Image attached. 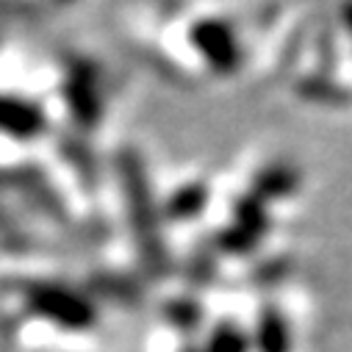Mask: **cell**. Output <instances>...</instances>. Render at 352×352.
I'll return each mask as SVG.
<instances>
[{
  "label": "cell",
  "mask_w": 352,
  "mask_h": 352,
  "mask_svg": "<svg viewBox=\"0 0 352 352\" xmlns=\"http://www.w3.org/2000/svg\"><path fill=\"white\" fill-rule=\"evenodd\" d=\"M300 92L311 100H319V103H341L346 100V92L341 89L338 83H333L330 78H308L300 83Z\"/></svg>",
  "instance_id": "3957f363"
},
{
  "label": "cell",
  "mask_w": 352,
  "mask_h": 352,
  "mask_svg": "<svg viewBox=\"0 0 352 352\" xmlns=\"http://www.w3.org/2000/svg\"><path fill=\"white\" fill-rule=\"evenodd\" d=\"M128 45L172 83L200 75H230L244 50L236 25L225 14H206L192 0H139L125 17Z\"/></svg>",
  "instance_id": "6da1fadb"
},
{
  "label": "cell",
  "mask_w": 352,
  "mask_h": 352,
  "mask_svg": "<svg viewBox=\"0 0 352 352\" xmlns=\"http://www.w3.org/2000/svg\"><path fill=\"white\" fill-rule=\"evenodd\" d=\"M344 23H346V28H349V34H352V6L344 9Z\"/></svg>",
  "instance_id": "277c9868"
},
{
  "label": "cell",
  "mask_w": 352,
  "mask_h": 352,
  "mask_svg": "<svg viewBox=\"0 0 352 352\" xmlns=\"http://www.w3.org/2000/svg\"><path fill=\"white\" fill-rule=\"evenodd\" d=\"M78 0H0V17L20 14V17H45L53 12H64Z\"/></svg>",
  "instance_id": "7a4b0ae2"
}]
</instances>
